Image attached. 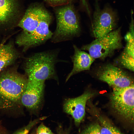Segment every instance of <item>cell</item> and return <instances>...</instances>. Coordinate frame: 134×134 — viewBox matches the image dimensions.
<instances>
[{"label":"cell","instance_id":"obj_1","mask_svg":"<svg viewBox=\"0 0 134 134\" xmlns=\"http://www.w3.org/2000/svg\"><path fill=\"white\" fill-rule=\"evenodd\" d=\"M27 76L15 69L0 73V110L7 113L22 112L21 98L27 81Z\"/></svg>","mask_w":134,"mask_h":134},{"label":"cell","instance_id":"obj_2","mask_svg":"<svg viewBox=\"0 0 134 134\" xmlns=\"http://www.w3.org/2000/svg\"><path fill=\"white\" fill-rule=\"evenodd\" d=\"M55 13L56 29L51 38L57 43L78 36L81 32L79 19L74 6L71 3L57 7Z\"/></svg>","mask_w":134,"mask_h":134},{"label":"cell","instance_id":"obj_3","mask_svg":"<svg viewBox=\"0 0 134 134\" xmlns=\"http://www.w3.org/2000/svg\"><path fill=\"white\" fill-rule=\"evenodd\" d=\"M57 56V51H52L37 53L27 58L24 67L27 78L41 82L56 79L55 66Z\"/></svg>","mask_w":134,"mask_h":134},{"label":"cell","instance_id":"obj_4","mask_svg":"<svg viewBox=\"0 0 134 134\" xmlns=\"http://www.w3.org/2000/svg\"><path fill=\"white\" fill-rule=\"evenodd\" d=\"M112 87L109 103L113 112L123 120L133 123L134 84L124 88Z\"/></svg>","mask_w":134,"mask_h":134},{"label":"cell","instance_id":"obj_5","mask_svg":"<svg viewBox=\"0 0 134 134\" xmlns=\"http://www.w3.org/2000/svg\"><path fill=\"white\" fill-rule=\"evenodd\" d=\"M120 31V27L103 36L96 38L90 43L82 46L81 49L88 51L95 59L103 60L110 57L115 51L123 47Z\"/></svg>","mask_w":134,"mask_h":134},{"label":"cell","instance_id":"obj_6","mask_svg":"<svg viewBox=\"0 0 134 134\" xmlns=\"http://www.w3.org/2000/svg\"><path fill=\"white\" fill-rule=\"evenodd\" d=\"M95 8L91 30L93 36L96 38L114 30L118 18L116 12L110 7L106 6L101 9L97 0H96Z\"/></svg>","mask_w":134,"mask_h":134},{"label":"cell","instance_id":"obj_7","mask_svg":"<svg viewBox=\"0 0 134 134\" xmlns=\"http://www.w3.org/2000/svg\"><path fill=\"white\" fill-rule=\"evenodd\" d=\"M52 20V15L47 11L36 28L28 34L21 33L17 38L16 43L25 50L45 43L51 39L53 34L49 29Z\"/></svg>","mask_w":134,"mask_h":134},{"label":"cell","instance_id":"obj_8","mask_svg":"<svg viewBox=\"0 0 134 134\" xmlns=\"http://www.w3.org/2000/svg\"><path fill=\"white\" fill-rule=\"evenodd\" d=\"M96 74L99 79L111 87L124 88L134 84L133 80L129 74L122 68L111 64L100 66Z\"/></svg>","mask_w":134,"mask_h":134},{"label":"cell","instance_id":"obj_9","mask_svg":"<svg viewBox=\"0 0 134 134\" xmlns=\"http://www.w3.org/2000/svg\"><path fill=\"white\" fill-rule=\"evenodd\" d=\"M27 81L21 98V103L31 113H36L43 101L44 82L27 78Z\"/></svg>","mask_w":134,"mask_h":134},{"label":"cell","instance_id":"obj_10","mask_svg":"<svg viewBox=\"0 0 134 134\" xmlns=\"http://www.w3.org/2000/svg\"><path fill=\"white\" fill-rule=\"evenodd\" d=\"M25 11L21 0H0V28L18 25Z\"/></svg>","mask_w":134,"mask_h":134},{"label":"cell","instance_id":"obj_11","mask_svg":"<svg viewBox=\"0 0 134 134\" xmlns=\"http://www.w3.org/2000/svg\"><path fill=\"white\" fill-rule=\"evenodd\" d=\"M47 11L42 4L36 3L30 5L18 25L23 30L21 33L27 34L33 32Z\"/></svg>","mask_w":134,"mask_h":134},{"label":"cell","instance_id":"obj_12","mask_svg":"<svg viewBox=\"0 0 134 134\" xmlns=\"http://www.w3.org/2000/svg\"><path fill=\"white\" fill-rule=\"evenodd\" d=\"M94 94L90 91H86L81 95L68 99L65 101L63 107L64 111L72 117L77 126L79 125L84 119L87 102Z\"/></svg>","mask_w":134,"mask_h":134},{"label":"cell","instance_id":"obj_13","mask_svg":"<svg viewBox=\"0 0 134 134\" xmlns=\"http://www.w3.org/2000/svg\"><path fill=\"white\" fill-rule=\"evenodd\" d=\"M133 14L131 13V20L129 30L125 36L126 44L120 55L115 60V66L122 68L134 71V22Z\"/></svg>","mask_w":134,"mask_h":134},{"label":"cell","instance_id":"obj_14","mask_svg":"<svg viewBox=\"0 0 134 134\" xmlns=\"http://www.w3.org/2000/svg\"><path fill=\"white\" fill-rule=\"evenodd\" d=\"M74 53L71 57L73 64V68L68 75L67 81L72 75L82 71L88 70L95 59L88 54L73 45Z\"/></svg>","mask_w":134,"mask_h":134},{"label":"cell","instance_id":"obj_15","mask_svg":"<svg viewBox=\"0 0 134 134\" xmlns=\"http://www.w3.org/2000/svg\"><path fill=\"white\" fill-rule=\"evenodd\" d=\"M18 56L13 44H2L0 47V73L5 68L12 64Z\"/></svg>","mask_w":134,"mask_h":134},{"label":"cell","instance_id":"obj_16","mask_svg":"<svg viewBox=\"0 0 134 134\" xmlns=\"http://www.w3.org/2000/svg\"><path fill=\"white\" fill-rule=\"evenodd\" d=\"M98 119L100 123L101 134H123L104 117L99 116Z\"/></svg>","mask_w":134,"mask_h":134},{"label":"cell","instance_id":"obj_17","mask_svg":"<svg viewBox=\"0 0 134 134\" xmlns=\"http://www.w3.org/2000/svg\"><path fill=\"white\" fill-rule=\"evenodd\" d=\"M46 117H43L30 121L26 126L18 130L12 134H28L31 130L36 125L45 118Z\"/></svg>","mask_w":134,"mask_h":134},{"label":"cell","instance_id":"obj_18","mask_svg":"<svg viewBox=\"0 0 134 134\" xmlns=\"http://www.w3.org/2000/svg\"><path fill=\"white\" fill-rule=\"evenodd\" d=\"M80 134H101L100 124L96 123L90 124L83 130Z\"/></svg>","mask_w":134,"mask_h":134},{"label":"cell","instance_id":"obj_19","mask_svg":"<svg viewBox=\"0 0 134 134\" xmlns=\"http://www.w3.org/2000/svg\"><path fill=\"white\" fill-rule=\"evenodd\" d=\"M49 5L57 7L71 3L73 0H44Z\"/></svg>","mask_w":134,"mask_h":134},{"label":"cell","instance_id":"obj_20","mask_svg":"<svg viewBox=\"0 0 134 134\" xmlns=\"http://www.w3.org/2000/svg\"><path fill=\"white\" fill-rule=\"evenodd\" d=\"M35 134H54L48 128L42 123L37 128Z\"/></svg>","mask_w":134,"mask_h":134},{"label":"cell","instance_id":"obj_21","mask_svg":"<svg viewBox=\"0 0 134 134\" xmlns=\"http://www.w3.org/2000/svg\"><path fill=\"white\" fill-rule=\"evenodd\" d=\"M57 134H69L67 131L63 129H60L58 130Z\"/></svg>","mask_w":134,"mask_h":134},{"label":"cell","instance_id":"obj_22","mask_svg":"<svg viewBox=\"0 0 134 134\" xmlns=\"http://www.w3.org/2000/svg\"><path fill=\"white\" fill-rule=\"evenodd\" d=\"M2 44H0V47L1 45Z\"/></svg>","mask_w":134,"mask_h":134},{"label":"cell","instance_id":"obj_23","mask_svg":"<svg viewBox=\"0 0 134 134\" xmlns=\"http://www.w3.org/2000/svg\"></svg>","mask_w":134,"mask_h":134}]
</instances>
